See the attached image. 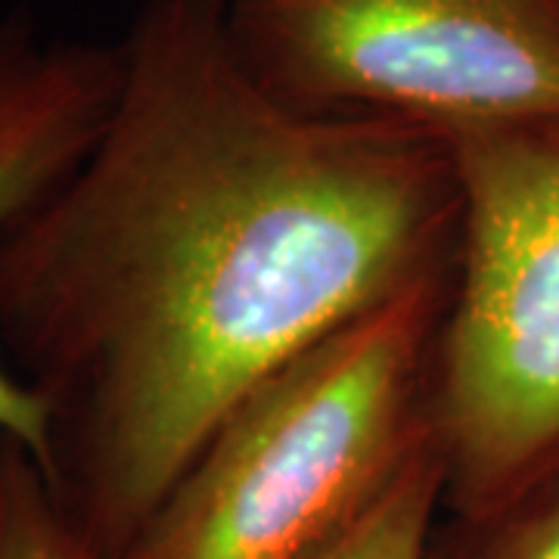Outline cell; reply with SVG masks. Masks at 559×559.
<instances>
[{
    "mask_svg": "<svg viewBox=\"0 0 559 559\" xmlns=\"http://www.w3.org/2000/svg\"><path fill=\"white\" fill-rule=\"evenodd\" d=\"M454 271L286 360L227 414L121 559H311L432 436Z\"/></svg>",
    "mask_w": 559,
    "mask_h": 559,
    "instance_id": "obj_2",
    "label": "cell"
},
{
    "mask_svg": "<svg viewBox=\"0 0 559 559\" xmlns=\"http://www.w3.org/2000/svg\"><path fill=\"white\" fill-rule=\"evenodd\" d=\"M119 47L97 143L0 234V358L103 559L255 385L460 249L451 143L280 103L215 0H143Z\"/></svg>",
    "mask_w": 559,
    "mask_h": 559,
    "instance_id": "obj_1",
    "label": "cell"
},
{
    "mask_svg": "<svg viewBox=\"0 0 559 559\" xmlns=\"http://www.w3.org/2000/svg\"><path fill=\"white\" fill-rule=\"evenodd\" d=\"M0 559H103L13 441H0Z\"/></svg>",
    "mask_w": 559,
    "mask_h": 559,
    "instance_id": "obj_7",
    "label": "cell"
},
{
    "mask_svg": "<svg viewBox=\"0 0 559 559\" xmlns=\"http://www.w3.org/2000/svg\"><path fill=\"white\" fill-rule=\"evenodd\" d=\"M441 495V460L432 441L352 528L311 559H429L436 516L444 510Z\"/></svg>",
    "mask_w": 559,
    "mask_h": 559,
    "instance_id": "obj_6",
    "label": "cell"
},
{
    "mask_svg": "<svg viewBox=\"0 0 559 559\" xmlns=\"http://www.w3.org/2000/svg\"><path fill=\"white\" fill-rule=\"evenodd\" d=\"M215 3H224V0H215Z\"/></svg>",
    "mask_w": 559,
    "mask_h": 559,
    "instance_id": "obj_9",
    "label": "cell"
},
{
    "mask_svg": "<svg viewBox=\"0 0 559 559\" xmlns=\"http://www.w3.org/2000/svg\"><path fill=\"white\" fill-rule=\"evenodd\" d=\"M121 84L119 44L50 40L20 10L0 20V234L97 143ZM0 441L53 473L44 401L0 358Z\"/></svg>",
    "mask_w": 559,
    "mask_h": 559,
    "instance_id": "obj_5",
    "label": "cell"
},
{
    "mask_svg": "<svg viewBox=\"0 0 559 559\" xmlns=\"http://www.w3.org/2000/svg\"><path fill=\"white\" fill-rule=\"evenodd\" d=\"M246 72L326 119L451 140L559 119V0H224Z\"/></svg>",
    "mask_w": 559,
    "mask_h": 559,
    "instance_id": "obj_4",
    "label": "cell"
},
{
    "mask_svg": "<svg viewBox=\"0 0 559 559\" xmlns=\"http://www.w3.org/2000/svg\"><path fill=\"white\" fill-rule=\"evenodd\" d=\"M429 559H559V476L485 516H448Z\"/></svg>",
    "mask_w": 559,
    "mask_h": 559,
    "instance_id": "obj_8",
    "label": "cell"
},
{
    "mask_svg": "<svg viewBox=\"0 0 559 559\" xmlns=\"http://www.w3.org/2000/svg\"><path fill=\"white\" fill-rule=\"evenodd\" d=\"M448 143L460 249L432 436L444 513L485 516L559 476V119Z\"/></svg>",
    "mask_w": 559,
    "mask_h": 559,
    "instance_id": "obj_3",
    "label": "cell"
}]
</instances>
